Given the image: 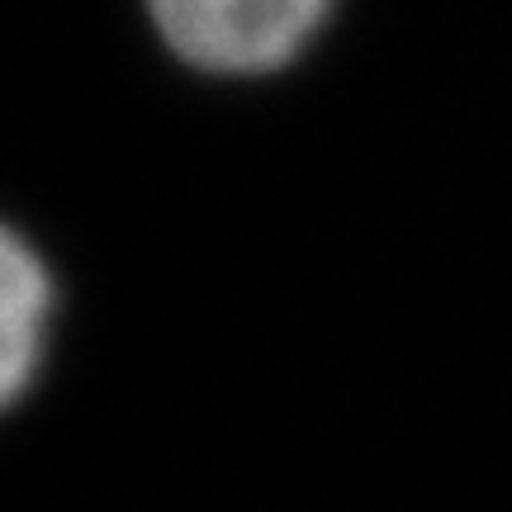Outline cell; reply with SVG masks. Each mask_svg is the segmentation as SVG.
<instances>
[{
    "instance_id": "cell-1",
    "label": "cell",
    "mask_w": 512,
    "mask_h": 512,
    "mask_svg": "<svg viewBox=\"0 0 512 512\" xmlns=\"http://www.w3.org/2000/svg\"><path fill=\"white\" fill-rule=\"evenodd\" d=\"M162 48L200 76H271L328 29L337 0H143Z\"/></svg>"
},
{
    "instance_id": "cell-2",
    "label": "cell",
    "mask_w": 512,
    "mask_h": 512,
    "mask_svg": "<svg viewBox=\"0 0 512 512\" xmlns=\"http://www.w3.org/2000/svg\"><path fill=\"white\" fill-rule=\"evenodd\" d=\"M57 285L19 228L0 223V413L34 389L48 351Z\"/></svg>"
}]
</instances>
